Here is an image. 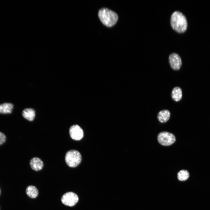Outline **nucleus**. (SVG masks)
Returning <instances> with one entry per match:
<instances>
[{
  "label": "nucleus",
  "mask_w": 210,
  "mask_h": 210,
  "mask_svg": "<svg viewBox=\"0 0 210 210\" xmlns=\"http://www.w3.org/2000/svg\"><path fill=\"white\" fill-rule=\"evenodd\" d=\"M22 115L24 118L29 121H32L34 120L35 117V111L33 108H26L22 111Z\"/></svg>",
  "instance_id": "obj_10"
},
{
  "label": "nucleus",
  "mask_w": 210,
  "mask_h": 210,
  "mask_svg": "<svg viewBox=\"0 0 210 210\" xmlns=\"http://www.w3.org/2000/svg\"><path fill=\"white\" fill-rule=\"evenodd\" d=\"M189 177V172L186 170H181L177 174L178 179L180 181H186L188 178Z\"/></svg>",
  "instance_id": "obj_14"
},
{
  "label": "nucleus",
  "mask_w": 210,
  "mask_h": 210,
  "mask_svg": "<svg viewBox=\"0 0 210 210\" xmlns=\"http://www.w3.org/2000/svg\"><path fill=\"white\" fill-rule=\"evenodd\" d=\"M61 200L64 204L69 206H73L78 202V197L76 193L70 192L64 194L61 198Z\"/></svg>",
  "instance_id": "obj_5"
},
{
  "label": "nucleus",
  "mask_w": 210,
  "mask_h": 210,
  "mask_svg": "<svg viewBox=\"0 0 210 210\" xmlns=\"http://www.w3.org/2000/svg\"><path fill=\"white\" fill-rule=\"evenodd\" d=\"M158 142L164 146H169L174 144L176 141L174 135L172 133L166 131L160 132L158 135Z\"/></svg>",
  "instance_id": "obj_4"
},
{
  "label": "nucleus",
  "mask_w": 210,
  "mask_h": 210,
  "mask_svg": "<svg viewBox=\"0 0 210 210\" xmlns=\"http://www.w3.org/2000/svg\"><path fill=\"white\" fill-rule=\"evenodd\" d=\"M169 62L171 67L173 70H179L182 65L181 58L179 55L175 53L170 55L169 57Z\"/></svg>",
  "instance_id": "obj_6"
},
{
  "label": "nucleus",
  "mask_w": 210,
  "mask_h": 210,
  "mask_svg": "<svg viewBox=\"0 0 210 210\" xmlns=\"http://www.w3.org/2000/svg\"><path fill=\"white\" fill-rule=\"evenodd\" d=\"M26 192L27 195L31 198H36L38 195V189L33 186H28L26 188Z\"/></svg>",
  "instance_id": "obj_13"
},
{
  "label": "nucleus",
  "mask_w": 210,
  "mask_h": 210,
  "mask_svg": "<svg viewBox=\"0 0 210 210\" xmlns=\"http://www.w3.org/2000/svg\"><path fill=\"white\" fill-rule=\"evenodd\" d=\"M30 165L32 169L35 171H38L42 169L43 164L40 159L37 157H34L30 160Z\"/></svg>",
  "instance_id": "obj_8"
},
{
  "label": "nucleus",
  "mask_w": 210,
  "mask_h": 210,
  "mask_svg": "<svg viewBox=\"0 0 210 210\" xmlns=\"http://www.w3.org/2000/svg\"><path fill=\"white\" fill-rule=\"evenodd\" d=\"M82 156L78 151L72 150L67 152L65 156V161L67 165L71 167H75L80 163Z\"/></svg>",
  "instance_id": "obj_3"
},
{
  "label": "nucleus",
  "mask_w": 210,
  "mask_h": 210,
  "mask_svg": "<svg viewBox=\"0 0 210 210\" xmlns=\"http://www.w3.org/2000/svg\"><path fill=\"white\" fill-rule=\"evenodd\" d=\"M6 140L5 135L3 133L0 132V145L4 143Z\"/></svg>",
  "instance_id": "obj_15"
},
{
  "label": "nucleus",
  "mask_w": 210,
  "mask_h": 210,
  "mask_svg": "<svg viewBox=\"0 0 210 210\" xmlns=\"http://www.w3.org/2000/svg\"><path fill=\"white\" fill-rule=\"evenodd\" d=\"M171 96L174 101L176 102L180 101L182 97V92L181 88L178 87H174L172 90Z\"/></svg>",
  "instance_id": "obj_11"
},
{
  "label": "nucleus",
  "mask_w": 210,
  "mask_h": 210,
  "mask_svg": "<svg viewBox=\"0 0 210 210\" xmlns=\"http://www.w3.org/2000/svg\"><path fill=\"white\" fill-rule=\"evenodd\" d=\"M98 15L102 23L108 27H111L114 25L118 18L116 13L106 8H103L100 9Z\"/></svg>",
  "instance_id": "obj_2"
},
{
  "label": "nucleus",
  "mask_w": 210,
  "mask_h": 210,
  "mask_svg": "<svg viewBox=\"0 0 210 210\" xmlns=\"http://www.w3.org/2000/svg\"><path fill=\"white\" fill-rule=\"evenodd\" d=\"M13 108V105L11 103H5L0 105V113H11Z\"/></svg>",
  "instance_id": "obj_12"
},
{
  "label": "nucleus",
  "mask_w": 210,
  "mask_h": 210,
  "mask_svg": "<svg viewBox=\"0 0 210 210\" xmlns=\"http://www.w3.org/2000/svg\"></svg>",
  "instance_id": "obj_16"
},
{
  "label": "nucleus",
  "mask_w": 210,
  "mask_h": 210,
  "mask_svg": "<svg viewBox=\"0 0 210 210\" xmlns=\"http://www.w3.org/2000/svg\"><path fill=\"white\" fill-rule=\"evenodd\" d=\"M170 116L171 113L169 110L164 109L158 112L157 115V118L160 122L164 123L169 120Z\"/></svg>",
  "instance_id": "obj_9"
},
{
  "label": "nucleus",
  "mask_w": 210,
  "mask_h": 210,
  "mask_svg": "<svg viewBox=\"0 0 210 210\" xmlns=\"http://www.w3.org/2000/svg\"><path fill=\"white\" fill-rule=\"evenodd\" d=\"M170 24L173 29L177 32H184L187 28V22L185 16L181 12L176 11L171 15Z\"/></svg>",
  "instance_id": "obj_1"
},
{
  "label": "nucleus",
  "mask_w": 210,
  "mask_h": 210,
  "mask_svg": "<svg viewBox=\"0 0 210 210\" xmlns=\"http://www.w3.org/2000/svg\"><path fill=\"white\" fill-rule=\"evenodd\" d=\"M71 137L75 140H79L83 137V132L80 127L77 125L72 126L69 130Z\"/></svg>",
  "instance_id": "obj_7"
}]
</instances>
